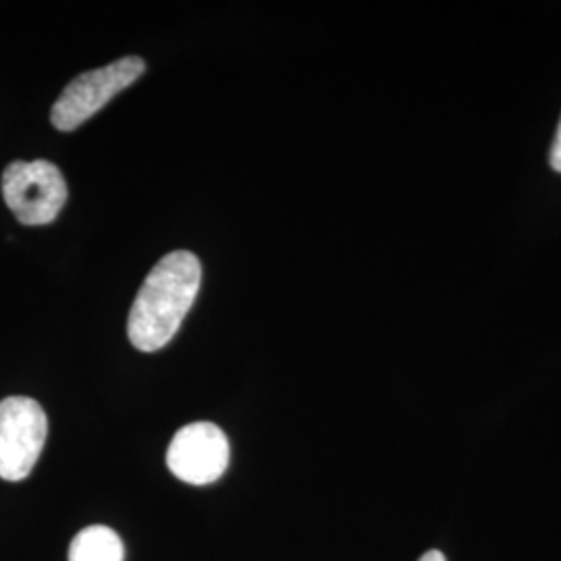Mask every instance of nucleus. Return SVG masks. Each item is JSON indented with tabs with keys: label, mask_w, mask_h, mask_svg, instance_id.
Segmentation results:
<instances>
[{
	"label": "nucleus",
	"mask_w": 561,
	"mask_h": 561,
	"mask_svg": "<svg viewBox=\"0 0 561 561\" xmlns=\"http://www.w3.org/2000/svg\"><path fill=\"white\" fill-rule=\"evenodd\" d=\"M201 261L185 250L167 254L141 283L127 335L140 352H157L175 337L201 291Z\"/></svg>",
	"instance_id": "obj_1"
},
{
	"label": "nucleus",
	"mask_w": 561,
	"mask_h": 561,
	"mask_svg": "<svg viewBox=\"0 0 561 561\" xmlns=\"http://www.w3.org/2000/svg\"><path fill=\"white\" fill-rule=\"evenodd\" d=\"M146 62L140 57H123L106 67L85 71L69 81L50 111V121L59 131H73L96 115L125 88L140 80Z\"/></svg>",
	"instance_id": "obj_2"
},
{
	"label": "nucleus",
	"mask_w": 561,
	"mask_h": 561,
	"mask_svg": "<svg viewBox=\"0 0 561 561\" xmlns=\"http://www.w3.org/2000/svg\"><path fill=\"white\" fill-rule=\"evenodd\" d=\"M2 198L23 225H48L67 202V181L53 162H11L2 173Z\"/></svg>",
	"instance_id": "obj_3"
},
{
	"label": "nucleus",
	"mask_w": 561,
	"mask_h": 561,
	"mask_svg": "<svg viewBox=\"0 0 561 561\" xmlns=\"http://www.w3.org/2000/svg\"><path fill=\"white\" fill-rule=\"evenodd\" d=\"M48 435V419L41 403L13 396L0 401V479H27L41 458Z\"/></svg>",
	"instance_id": "obj_4"
},
{
	"label": "nucleus",
	"mask_w": 561,
	"mask_h": 561,
	"mask_svg": "<svg viewBox=\"0 0 561 561\" xmlns=\"http://www.w3.org/2000/svg\"><path fill=\"white\" fill-rule=\"evenodd\" d=\"M167 466L194 486L219 481L229 466L227 435L213 422L185 424L167 449Z\"/></svg>",
	"instance_id": "obj_5"
},
{
	"label": "nucleus",
	"mask_w": 561,
	"mask_h": 561,
	"mask_svg": "<svg viewBox=\"0 0 561 561\" xmlns=\"http://www.w3.org/2000/svg\"><path fill=\"white\" fill-rule=\"evenodd\" d=\"M125 547L119 535L102 524L83 528L69 547V561H123Z\"/></svg>",
	"instance_id": "obj_6"
},
{
	"label": "nucleus",
	"mask_w": 561,
	"mask_h": 561,
	"mask_svg": "<svg viewBox=\"0 0 561 561\" xmlns=\"http://www.w3.org/2000/svg\"><path fill=\"white\" fill-rule=\"evenodd\" d=\"M549 161H551V167H553L558 173H561V119L560 125H558V134H556V138H553Z\"/></svg>",
	"instance_id": "obj_7"
},
{
	"label": "nucleus",
	"mask_w": 561,
	"mask_h": 561,
	"mask_svg": "<svg viewBox=\"0 0 561 561\" xmlns=\"http://www.w3.org/2000/svg\"><path fill=\"white\" fill-rule=\"evenodd\" d=\"M419 561H447L445 560V556H443L442 551H428V553H424L421 560Z\"/></svg>",
	"instance_id": "obj_8"
}]
</instances>
